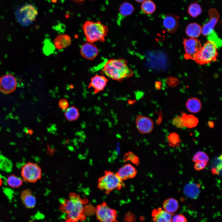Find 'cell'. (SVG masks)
<instances>
[{"label":"cell","instance_id":"cell-16","mask_svg":"<svg viewBox=\"0 0 222 222\" xmlns=\"http://www.w3.org/2000/svg\"><path fill=\"white\" fill-rule=\"evenodd\" d=\"M20 198L23 204L27 208H32L36 205V198L29 189L23 190L20 193Z\"/></svg>","mask_w":222,"mask_h":222},{"label":"cell","instance_id":"cell-28","mask_svg":"<svg viewBox=\"0 0 222 222\" xmlns=\"http://www.w3.org/2000/svg\"><path fill=\"white\" fill-rule=\"evenodd\" d=\"M156 8L155 3L151 0H146L142 2L141 6L142 10L146 14L153 13L155 11Z\"/></svg>","mask_w":222,"mask_h":222},{"label":"cell","instance_id":"cell-8","mask_svg":"<svg viewBox=\"0 0 222 222\" xmlns=\"http://www.w3.org/2000/svg\"><path fill=\"white\" fill-rule=\"evenodd\" d=\"M95 212L99 222H117L116 211L110 208L105 202L97 206Z\"/></svg>","mask_w":222,"mask_h":222},{"label":"cell","instance_id":"cell-25","mask_svg":"<svg viewBox=\"0 0 222 222\" xmlns=\"http://www.w3.org/2000/svg\"><path fill=\"white\" fill-rule=\"evenodd\" d=\"M182 117L184 126L188 128L194 127L198 123V118L192 115H187L185 113H183Z\"/></svg>","mask_w":222,"mask_h":222},{"label":"cell","instance_id":"cell-35","mask_svg":"<svg viewBox=\"0 0 222 222\" xmlns=\"http://www.w3.org/2000/svg\"><path fill=\"white\" fill-rule=\"evenodd\" d=\"M172 222H187L186 217L180 214H176L172 217Z\"/></svg>","mask_w":222,"mask_h":222},{"label":"cell","instance_id":"cell-31","mask_svg":"<svg viewBox=\"0 0 222 222\" xmlns=\"http://www.w3.org/2000/svg\"><path fill=\"white\" fill-rule=\"evenodd\" d=\"M209 160V158L207 154L201 151H199L196 153L192 157V161L195 162H202L207 163Z\"/></svg>","mask_w":222,"mask_h":222},{"label":"cell","instance_id":"cell-40","mask_svg":"<svg viewBox=\"0 0 222 222\" xmlns=\"http://www.w3.org/2000/svg\"><path fill=\"white\" fill-rule=\"evenodd\" d=\"M136 2L139 3H142L146 0H135Z\"/></svg>","mask_w":222,"mask_h":222},{"label":"cell","instance_id":"cell-27","mask_svg":"<svg viewBox=\"0 0 222 222\" xmlns=\"http://www.w3.org/2000/svg\"><path fill=\"white\" fill-rule=\"evenodd\" d=\"M134 6L130 3L125 2L120 6L119 10L120 14L123 17L128 16L132 14L134 10Z\"/></svg>","mask_w":222,"mask_h":222},{"label":"cell","instance_id":"cell-6","mask_svg":"<svg viewBox=\"0 0 222 222\" xmlns=\"http://www.w3.org/2000/svg\"><path fill=\"white\" fill-rule=\"evenodd\" d=\"M21 175L23 181L34 183L40 180L42 176V171L37 163L29 162L23 166Z\"/></svg>","mask_w":222,"mask_h":222},{"label":"cell","instance_id":"cell-14","mask_svg":"<svg viewBox=\"0 0 222 222\" xmlns=\"http://www.w3.org/2000/svg\"><path fill=\"white\" fill-rule=\"evenodd\" d=\"M122 181L134 178L137 173L135 167L130 163H127L119 168L115 173Z\"/></svg>","mask_w":222,"mask_h":222},{"label":"cell","instance_id":"cell-9","mask_svg":"<svg viewBox=\"0 0 222 222\" xmlns=\"http://www.w3.org/2000/svg\"><path fill=\"white\" fill-rule=\"evenodd\" d=\"M183 43L185 59L194 60L195 56L202 47L200 42L198 39L191 38L184 39Z\"/></svg>","mask_w":222,"mask_h":222},{"label":"cell","instance_id":"cell-34","mask_svg":"<svg viewBox=\"0 0 222 222\" xmlns=\"http://www.w3.org/2000/svg\"><path fill=\"white\" fill-rule=\"evenodd\" d=\"M172 123L178 128H182L185 126L182 117L177 116L175 117L172 120Z\"/></svg>","mask_w":222,"mask_h":222},{"label":"cell","instance_id":"cell-22","mask_svg":"<svg viewBox=\"0 0 222 222\" xmlns=\"http://www.w3.org/2000/svg\"><path fill=\"white\" fill-rule=\"evenodd\" d=\"M64 115L69 122L77 120L79 117L80 113L78 109L74 105L68 107L64 111Z\"/></svg>","mask_w":222,"mask_h":222},{"label":"cell","instance_id":"cell-26","mask_svg":"<svg viewBox=\"0 0 222 222\" xmlns=\"http://www.w3.org/2000/svg\"><path fill=\"white\" fill-rule=\"evenodd\" d=\"M6 183L8 186L13 188H18L23 184V181L21 178L14 174L9 175Z\"/></svg>","mask_w":222,"mask_h":222},{"label":"cell","instance_id":"cell-24","mask_svg":"<svg viewBox=\"0 0 222 222\" xmlns=\"http://www.w3.org/2000/svg\"><path fill=\"white\" fill-rule=\"evenodd\" d=\"M186 106L187 110L193 113L199 112L202 106L200 101L195 98L189 99L186 103Z\"/></svg>","mask_w":222,"mask_h":222},{"label":"cell","instance_id":"cell-13","mask_svg":"<svg viewBox=\"0 0 222 222\" xmlns=\"http://www.w3.org/2000/svg\"><path fill=\"white\" fill-rule=\"evenodd\" d=\"M108 81L103 75H96L91 78L88 87L92 88L94 93L97 94L104 90Z\"/></svg>","mask_w":222,"mask_h":222},{"label":"cell","instance_id":"cell-10","mask_svg":"<svg viewBox=\"0 0 222 222\" xmlns=\"http://www.w3.org/2000/svg\"><path fill=\"white\" fill-rule=\"evenodd\" d=\"M17 86V82L14 76L8 74L0 77V91L5 94L14 92Z\"/></svg>","mask_w":222,"mask_h":222},{"label":"cell","instance_id":"cell-33","mask_svg":"<svg viewBox=\"0 0 222 222\" xmlns=\"http://www.w3.org/2000/svg\"><path fill=\"white\" fill-rule=\"evenodd\" d=\"M124 161H129L137 166L139 163V160L138 156L131 151L125 153L123 156Z\"/></svg>","mask_w":222,"mask_h":222},{"label":"cell","instance_id":"cell-37","mask_svg":"<svg viewBox=\"0 0 222 222\" xmlns=\"http://www.w3.org/2000/svg\"><path fill=\"white\" fill-rule=\"evenodd\" d=\"M166 82L168 85L174 87L177 86L179 84V80L173 77H169L166 80Z\"/></svg>","mask_w":222,"mask_h":222},{"label":"cell","instance_id":"cell-18","mask_svg":"<svg viewBox=\"0 0 222 222\" xmlns=\"http://www.w3.org/2000/svg\"><path fill=\"white\" fill-rule=\"evenodd\" d=\"M172 215L160 208L154 209L152 212L154 222H172Z\"/></svg>","mask_w":222,"mask_h":222},{"label":"cell","instance_id":"cell-17","mask_svg":"<svg viewBox=\"0 0 222 222\" xmlns=\"http://www.w3.org/2000/svg\"><path fill=\"white\" fill-rule=\"evenodd\" d=\"M178 18V17L171 14L165 15L163 20V23L167 31L172 33L176 31L179 25Z\"/></svg>","mask_w":222,"mask_h":222},{"label":"cell","instance_id":"cell-23","mask_svg":"<svg viewBox=\"0 0 222 222\" xmlns=\"http://www.w3.org/2000/svg\"><path fill=\"white\" fill-rule=\"evenodd\" d=\"M202 31V28L196 23L189 24L186 29V33L187 35L192 38H195L198 37Z\"/></svg>","mask_w":222,"mask_h":222},{"label":"cell","instance_id":"cell-39","mask_svg":"<svg viewBox=\"0 0 222 222\" xmlns=\"http://www.w3.org/2000/svg\"><path fill=\"white\" fill-rule=\"evenodd\" d=\"M208 125L209 126L212 128L213 127L214 125V123L211 121H210L208 122Z\"/></svg>","mask_w":222,"mask_h":222},{"label":"cell","instance_id":"cell-3","mask_svg":"<svg viewBox=\"0 0 222 222\" xmlns=\"http://www.w3.org/2000/svg\"><path fill=\"white\" fill-rule=\"evenodd\" d=\"M82 29L86 41L92 43L104 42L108 32V27L99 21H87L83 25Z\"/></svg>","mask_w":222,"mask_h":222},{"label":"cell","instance_id":"cell-30","mask_svg":"<svg viewBox=\"0 0 222 222\" xmlns=\"http://www.w3.org/2000/svg\"><path fill=\"white\" fill-rule=\"evenodd\" d=\"M167 140L169 146L172 147H178L181 141L178 134L175 133H170L167 137Z\"/></svg>","mask_w":222,"mask_h":222},{"label":"cell","instance_id":"cell-15","mask_svg":"<svg viewBox=\"0 0 222 222\" xmlns=\"http://www.w3.org/2000/svg\"><path fill=\"white\" fill-rule=\"evenodd\" d=\"M98 49L93 43L87 42L83 44L80 49L81 56L89 60L94 59L98 55Z\"/></svg>","mask_w":222,"mask_h":222},{"label":"cell","instance_id":"cell-29","mask_svg":"<svg viewBox=\"0 0 222 222\" xmlns=\"http://www.w3.org/2000/svg\"><path fill=\"white\" fill-rule=\"evenodd\" d=\"M188 12L190 16L195 18L199 15L202 12V9L198 2L191 4L188 8Z\"/></svg>","mask_w":222,"mask_h":222},{"label":"cell","instance_id":"cell-20","mask_svg":"<svg viewBox=\"0 0 222 222\" xmlns=\"http://www.w3.org/2000/svg\"><path fill=\"white\" fill-rule=\"evenodd\" d=\"M200 192L199 185L193 182L187 184L183 189V192L185 195L192 199L197 198L199 196Z\"/></svg>","mask_w":222,"mask_h":222},{"label":"cell","instance_id":"cell-41","mask_svg":"<svg viewBox=\"0 0 222 222\" xmlns=\"http://www.w3.org/2000/svg\"><path fill=\"white\" fill-rule=\"evenodd\" d=\"M2 184V180L0 176V187L1 186Z\"/></svg>","mask_w":222,"mask_h":222},{"label":"cell","instance_id":"cell-12","mask_svg":"<svg viewBox=\"0 0 222 222\" xmlns=\"http://www.w3.org/2000/svg\"><path fill=\"white\" fill-rule=\"evenodd\" d=\"M136 122L137 129L141 134L149 133L153 129L154 123L151 119L148 117L138 115L136 117Z\"/></svg>","mask_w":222,"mask_h":222},{"label":"cell","instance_id":"cell-2","mask_svg":"<svg viewBox=\"0 0 222 222\" xmlns=\"http://www.w3.org/2000/svg\"><path fill=\"white\" fill-rule=\"evenodd\" d=\"M101 73L110 78L118 81L134 75L133 70L128 65L127 61L121 58L109 60L104 65Z\"/></svg>","mask_w":222,"mask_h":222},{"label":"cell","instance_id":"cell-36","mask_svg":"<svg viewBox=\"0 0 222 222\" xmlns=\"http://www.w3.org/2000/svg\"><path fill=\"white\" fill-rule=\"evenodd\" d=\"M58 105L59 107L64 111L69 107V103L66 99L62 98L60 100Z\"/></svg>","mask_w":222,"mask_h":222},{"label":"cell","instance_id":"cell-32","mask_svg":"<svg viewBox=\"0 0 222 222\" xmlns=\"http://www.w3.org/2000/svg\"><path fill=\"white\" fill-rule=\"evenodd\" d=\"M208 41L212 43L217 48L221 46L222 41L214 31L208 35Z\"/></svg>","mask_w":222,"mask_h":222},{"label":"cell","instance_id":"cell-4","mask_svg":"<svg viewBox=\"0 0 222 222\" xmlns=\"http://www.w3.org/2000/svg\"><path fill=\"white\" fill-rule=\"evenodd\" d=\"M125 186L123 181L116 173L109 170L105 171L104 175L99 178L97 182V188L107 195L113 190H119Z\"/></svg>","mask_w":222,"mask_h":222},{"label":"cell","instance_id":"cell-1","mask_svg":"<svg viewBox=\"0 0 222 222\" xmlns=\"http://www.w3.org/2000/svg\"><path fill=\"white\" fill-rule=\"evenodd\" d=\"M88 202L74 192L70 193L68 198L62 199L60 210L64 215L65 222H78L85 218L83 214L85 205Z\"/></svg>","mask_w":222,"mask_h":222},{"label":"cell","instance_id":"cell-7","mask_svg":"<svg viewBox=\"0 0 222 222\" xmlns=\"http://www.w3.org/2000/svg\"><path fill=\"white\" fill-rule=\"evenodd\" d=\"M38 14L36 8L31 4H27L20 8L16 12V18L20 24L24 26L30 24L34 20Z\"/></svg>","mask_w":222,"mask_h":222},{"label":"cell","instance_id":"cell-42","mask_svg":"<svg viewBox=\"0 0 222 222\" xmlns=\"http://www.w3.org/2000/svg\"><path fill=\"white\" fill-rule=\"evenodd\" d=\"M90 0L93 1V0Z\"/></svg>","mask_w":222,"mask_h":222},{"label":"cell","instance_id":"cell-38","mask_svg":"<svg viewBox=\"0 0 222 222\" xmlns=\"http://www.w3.org/2000/svg\"><path fill=\"white\" fill-rule=\"evenodd\" d=\"M195 163L194 168L196 171L203 170L205 168L207 164V163L202 162H198Z\"/></svg>","mask_w":222,"mask_h":222},{"label":"cell","instance_id":"cell-11","mask_svg":"<svg viewBox=\"0 0 222 222\" xmlns=\"http://www.w3.org/2000/svg\"><path fill=\"white\" fill-rule=\"evenodd\" d=\"M209 21L203 26L201 32L204 36L208 35L213 31L214 28L219 19V14L215 9L211 8L208 12Z\"/></svg>","mask_w":222,"mask_h":222},{"label":"cell","instance_id":"cell-5","mask_svg":"<svg viewBox=\"0 0 222 222\" xmlns=\"http://www.w3.org/2000/svg\"><path fill=\"white\" fill-rule=\"evenodd\" d=\"M218 55L217 47L208 41L202 47L194 60L198 64H205L216 60Z\"/></svg>","mask_w":222,"mask_h":222},{"label":"cell","instance_id":"cell-21","mask_svg":"<svg viewBox=\"0 0 222 222\" xmlns=\"http://www.w3.org/2000/svg\"><path fill=\"white\" fill-rule=\"evenodd\" d=\"M163 209L166 212L173 214L176 212L179 207V204L175 199L170 198L166 199L162 204Z\"/></svg>","mask_w":222,"mask_h":222},{"label":"cell","instance_id":"cell-19","mask_svg":"<svg viewBox=\"0 0 222 222\" xmlns=\"http://www.w3.org/2000/svg\"><path fill=\"white\" fill-rule=\"evenodd\" d=\"M71 42V39L69 35L66 34H60L55 38L54 44L56 49L60 50L69 46Z\"/></svg>","mask_w":222,"mask_h":222}]
</instances>
